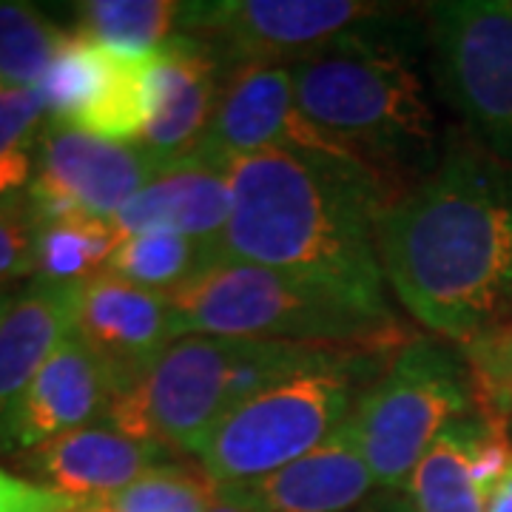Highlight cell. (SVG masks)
<instances>
[{
    "instance_id": "obj_1",
    "label": "cell",
    "mask_w": 512,
    "mask_h": 512,
    "mask_svg": "<svg viewBox=\"0 0 512 512\" xmlns=\"http://www.w3.org/2000/svg\"><path fill=\"white\" fill-rule=\"evenodd\" d=\"M379 256L399 302L450 342L512 322V165L453 140L384 208Z\"/></svg>"
},
{
    "instance_id": "obj_2",
    "label": "cell",
    "mask_w": 512,
    "mask_h": 512,
    "mask_svg": "<svg viewBox=\"0 0 512 512\" xmlns=\"http://www.w3.org/2000/svg\"><path fill=\"white\" fill-rule=\"evenodd\" d=\"M231 217L220 259L262 265L328 285L379 313L384 293L379 222L384 191L353 154L262 151L228 168Z\"/></svg>"
},
{
    "instance_id": "obj_3",
    "label": "cell",
    "mask_w": 512,
    "mask_h": 512,
    "mask_svg": "<svg viewBox=\"0 0 512 512\" xmlns=\"http://www.w3.org/2000/svg\"><path fill=\"white\" fill-rule=\"evenodd\" d=\"M384 20V18H382ZM302 114L350 154L399 168L439 163L436 114L407 49L379 20L288 66Z\"/></svg>"
},
{
    "instance_id": "obj_4",
    "label": "cell",
    "mask_w": 512,
    "mask_h": 512,
    "mask_svg": "<svg viewBox=\"0 0 512 512\" xmlns=\"http://www.w3.org/2000/svg\"><path fill=\"white\" fill-rule=\"evenodd\" d=\"M348 350L353 348L191 333L117 393L103 419L134 439L197 456L217 421L237 404Z\"/></svg>"
},
{
    "instance_id": "obj_5",
    "label": "cell",
    "mask_w": 512,
    "mask_h": 512,
    "mask_svg": "<svg viewBox=\"0 0 512 512\" xmlns=\"http://www.w3.org/2000/svg\"><path fill=\"white\" fill-rule=\"evenodd\" d=\"M171 296L183 336H237L299 345L390 350L393 313L328 285L262 265L217 259Z\"/></svg>"
},
{
    "instance_id": "obj_6",
    "label": "cell",
    "mask_w": 512,
    "mask_h": 512,
    "mask_svg": "<svg viewBox=\"0 0 512 512\" xmlns=\"http://www.w3.org/2000/svg\"><path fill=\"white\" fill-rule=\"evenodd\" d=\"M384 350L353 348L296 373L225 413L202 441L200 464L217 484H251L311 453L350 419Z\"/></svg>"
},
{
    "instance_id": "obj_7",
    "label": "cell",
    "mask_w": 512,
    "mask_h": 512,
    "mask_svg": "<svg viewBox=\"0 0 512 512\" xmlns=\"http://www.w3.org/2000/svg\"><path fill=\"white\" fill-rule=\"evenodd\" d=\"M476 407V382L464 356L436 339H413L370 382L348 424L376 487L402 493L433 439Z\"/></svg>"
},
{
    "instance_id": "obj_8",
    "label": "cell",
    "mask_w": 512,
    "mask_h": 512,
    "mask_svg": "<svg viewBox=\"0 0 512 512\" xmlns=\"http://www.w3.org/2000/svg\"><path fill=\"white\" fill-rule=\"evenodd\" d=\"M433 74L478 148L512 165V3L427 6Z\"/></svg>"
},
{
    "instance_id": "obj_9",
    "label": "cell",
    "mask_w": 512,
    "mask_h": 512,
    "mask_svg": "<svg viewBox=\"0 0 512 512\" xmlns=\"http://www.w3.org/2000/svg\"><path fill=\"white\" fill-rule=\"evenodd\" d=\"M382 18L384 3L362 0H217L188 3L183 35L205 40L231 74L242 66H293Z\"/></svg>"
},
{
    "instance_id": "obj_10",
    "label": "cell",
    "mask_w": 512,
    "mask_h": 512,
    "mask_svg": "<svg viewBox=\"0 0 512 512\" xmlns=\"http://www.w3.org/2000/svg\"><path fill=\"white\" fill-rule=\"evenodd\" d=\"M168 165L143 146L111 143L89 131L46 120L37 143L35 180L26 197L37 225L92 217L111 222Z\"/></svg>"
},
{
    "instance_id": "obj_11",
    "label": "cell",
    "mask_w": 512,
    "mask_h": 512,
    "mask_svg": "<svg viewBox=\"0 0 512 512\" xmlns=\"http://www.w3.org/2000/svg\"><path fill=\"white\" fill-rule=\"evenodd\" d=\"M262 151L350 154L302 114L288 66H242L228 74L214 120L191 157L231 168Z\"/></svg>"
},
{
    "instance_id": "obj_12",
    "label": "cell",
    "mask_w": 512,
    "mask_h": 512,
    "mask_svg": "<svg viewBox=\"0 0 512 512\" xmlns=\"http://www.w3.org/2000/svg\"><path fill=\"white\" fill-rule=\"evenodd\" d=\"M77 336L109 370L117 396L183 339V330L168 293L100 271L83 279Z\"/></svg>"
},
{
    "instance_id": "obj_13",
    "label": "cell",
    "mask_w": 512,
    "mask_h": 512,
    "mask_svg": "<svg viewBox=\"0 0 512 512\" xmlns=\"http://www.w3.org/2000/svg\"><path fill=\"white\" fill-rule=\"evenodd\" d=\"M111 399L109 370L74 333L0 416V453L23 456L63 433L100 421Z\"/></svg>"
},
{
    "instance_id": "obj_14",
    "label": "cell",
    "mask_w": 512,
    "mask_h": 512,
    "mask_svg": "<svg viewBox=\"0 0 512 512\" xmlns=\"http://www.w3.org/2000/svg\"><path fill=\"white\" fill-rule=\"evenodd\" d=\"M228 72L194 35H177L154 52L148 126L137 146L163 165L183 163L202 143L220 106Z\"/></svg>"
},
{
    "instance_id": "obj_15",
    "label": "cell",
    "mask_w": 512,
    "mask_h": 512,
    "mask_svg": "<svg viewBox=\"0 0 512 512\" xmlns=\"http://www.w3.org/2000/svg\"><path fill=\"white\" fill-rule=\"evenodd\" d=\"M171 458L168 447L134 439L100 419L40 444L18 461L37 484L80 501H103Z\"/></svg>"
},
{
    "instance_id": "obj_16",
    "label": "cell",
    "mask_w": 512,
    "mask_h": 512,
    "mask_svg": "<svg viewBox=\"0 0 512 512\" xmlns=\"http://www.w3.org/2000/svg\"><path fill=\"white\" fill-rule=\"evenodd\" d=\"M231 217V180L228 168L185 157L128 202L114 220V231L123 237L143 231H177L185 237L214 245Z\"/></svg>"
},
{
    "instance_id": "obj_17",
    "label": "cell",
    "mask_w": 512,
    "mask_h": 512,
    "mask_svg": "<svg viewBox=\"0 0 512 512\" xmlns=\"http://www.w3.org/2000/svg\"><path fill=\"white\" fill-rule=\"evenodd\" d=\"M83 282L35 276L0 316V416L40 373L69 336L77 333Z\"/></svg>"
},
{
    "instance_id": "obj_18",
    "label": "cell",
    "mask_w": 512,
    "mask_h": 512,
    "mask_svg": "<svg viewBox=\"0 0 512 512\" xmlns=\"http://www.w3.org/2000/svg\"><path fill=\"white\" fill-rule=\"evenodd\" d=\"M248 487L265 512H356L379 493L348 421L311 453Z\"/></svg>"
},
{
    "instance_id": "obj_19",
    "label": "cell",
    "mask_w": 512,
    "mask_h": 512,
    "mask_svg": "<svg viewBox=\"0 0 512 512\" xmlns=\"http://www.w3.org/2000/svg\"><path fill=\"white\" fill-rule=\"evenodd\" d=\"M484 407L453 419L404 484V498L416 512H484L487 495L476 478V441L484 427Z\"/></svg>"
},
{
    "instance_id": "obj_20",
    "label": "cell",
    "mask_w": 512,
    "mask_h": 512,
    "mask_svg": "<svg viewBox=\"0 0 512 512\" xmlns=\"http://www.w3.org/2000/svg\"><path fill=\"white\" fill-rule=\"evenodd\" d=\"M188 3L177 0H86L74 6L77 35L117 52L148 55L185 32Z\"/></svg>"
},
{
    "instance_id": "obj_21",
    "label": "cell",
    "mask_w": 512,
    "mask_h": 512,
    "mask_svg": "<svg viewBox=\"0 0 512 512\" xmlns=\"http://www.w3.org/2000/svg\"><path fill=\"white\" fill-rule=\"evenodd\" d=\"M220 254L214 245L177 234V231H143L117 242L103 271L157 293H174L202 274Z\"/></svg>"
},
{
    "instance_id": "obj_22",
    "label": "cell",
    "mask_w": 512,
    "mask_h": 512,
    "mask_svg": "<svg viewBox=\"0 0 512 512\" xmlns=\"http://www.w3.org/2000/svg\"><path fill=\"white\" fill-rule=\"evenodd\" d=\"M151 66H154V52L134 55V52L109 49L106 83L97 94V100L74 120L72 126L89 131L94 137L111 140V143L137 146L148 126Z\"/></svg>"
},
{
    "instance_id": "obj_23",
    "label": "cell",
    "mask_w": 512,
    "mask_h": 512,
    "mask_svg": "<svg viewBox=\"0 0 512 512\" xmlns=\"http://www.w3.org/2000/svg\"><path fill=\"white\" fill-rule=\"evenodd\" d=\"M117 242L120 234L114 225L92 217L40 222L35 276L55 282H83L106 268Z\"/></svg>"
},
{
    "instance_id": "obj_24",
    "label": "cell",
    "mask_w": 512,
    "mask_h": 512,
    "mask_svg": "<svg viewBox=\"0 0 512 512\" xmlns=\"http://www.w3.org/2000/svg\"><path fill=\"white\" fill-rule=\"evenodd\" d=\"M66 35L32 3L0 0V86L37 89Z\"/></svg>"
},
{
    "instance_id": "obj_25",
    "label": "cell",
    "mask_w": 512,
    "mask_h": 512,
    "mask_svg": "<svg viewBox=\"0 0 512 512\" xmlns=\"http://www.w3.org/2000/svg\"><path fill=\"white\" fill-rule=\"evenodd\" d=\"M109 72V49L83 35H66L37 86L52 120L69 123L97 100Z\"/></svg>"
},
{
    "instance_id": "obj_26",
    "label": "cell",
    "mask_w": 512,
    "mask_h": 512,
    "mask_svg": "<svg viewBox=\"0 0 512 512\" xmlns=\"http://www.w3.org/2000/svg\"><path fill=\"white\" fill-rule=\"evenodd\" d=\"M46 120L40 89H0V200L29 191Z\"/></svg>"
},
{
    "instance_id": "obj_27",
    "label": "cell",
    "mask_w": 512,
    "mask_h": 512,
    "mask_svg": "<svg viewBox=\"0 0 512 512\" xmlns=\"http://www.w3.org/2000/svg\"><path fill=\"white\" fill-rule=\"evenodd\" d=\"M220 484L197 464H160L140 476L126 490L111 495L117 512H205L211 507Z\"/></svg>"
},
{
    "instance_id": "obj_28",
    "label": "cell",
    "mask_w": 512,
    "mask_h": 512,
    "mask_svg": "<svg viewBox=\"0 0 512 512\" xmlns=\"http://www.w3.org/2000/svg\"><path fill=\"white\" fill-rule=\"evenodd\" d=\"M473 373L478 402L504 416L512 410V322L481 333L461 345Z\"/></svg>"
},
{
    "instance_id": "obj_29",
    "label": "cell",
    "mask_w": 512,
    "mask_h": 512,
    "mask_svg": "<svg viewBox=\"0 0 512 512\" xmlns=\"http://www.w3.org/2000/svg\"><path fill=\"white\" fill-rule=\"evenodd\" d=\"M37 274V220L29 197L0 200V285Z\"/></svg>"
},
{
    "instance_id": "obj_30",
    "label": "cell",
    "mask_w": 512,
    "mask_h": 512,
    "mask_svg": "<svg viewBox=\"0 0 512 512\" xmlns=\"http://www.w3.org/2000/svg\"><path fill=\"white\" fill-rule=\"evenodd\" d=\"M89 501L57 493L46 484L0 467V512H80Z\"/></svg>"
},
{
    "instance_id": "obj_31",
    "label": "cell",
    "mask_w": 512,
    "mask_h": 512,
    "mask_svg": "<svg viewBox=\"0 0 512 512\" xmlns=\"http://www.w3.org/2000/svg\"><path fill=\"white\" fill-rule=\"evenodd\" d=\"M205 512H265L248 484H220L211 507Z\"/></svg>"
},
{
    "instance_id": "obj_32",
    "label": "cell",
    "mask_w": 512,
    "mask_h": 512,
    "mask_svg": "<svg viewBox=\"0 0 512 512\" xmlns=\"http://www.w3.org/2000/svg\"><path fill=\"white\" fill-rule=\"evenodd\" d=\"M356 512H416L410 507V501L404 498V493H373L365 504Z\"/></svg>"
},
{
    "instance_id": "obj_33",
    "label": "cell",
    "mask_w": 512,
    "mask_h": 512,
    "mask_svg": "<svg viewBox=\"0 0 512 512\" xmlns=\"http://www.w3.org/2000/svg\"><path fill=\"white\" fill-rule=\"evenodd\" d=\"M484 512H512V461L507 473L498 478L493 493L487 495V507Z\"/></svg>"
},
{
    "instance_id": "obj_34",
    "label": "cell",
    "mask_w": 512,
    "mask_h": 512,
    "mask_svg": "<svg viewBox=\"0 0 512 512\" xmlns=\"http://www.w3.org/2000/svg\"><path fill=\"white\" fill-rule=\"evenodd\" d=\"M80 512H117V510L111 507L109 498H103V501H89V504H86Z\"/></svg>"
},
{
    "instance_id": "obj_35",
    "label": "cell",
    "mask_w": 512,
    "mask_h": 512,
    "mask_svg": "<svg viewBox=\"0 0 512 512\" xmlns=\"http://www.w3.org/2000/svg\"><path fill=\"white\" fill-rule=\"evenodd\" d=\"M9 302H12V291L0 288V316L6 313V308H9Z\"/></svg>"
},
{
    "instance_id": "obj_36",
    "label": "cell",
    "mask_w": 512,
    "mask_h": 512,
    "mask_svg": "<svg viewBox=\"0 0 512 512\" xmlns=\"http://www.w3.org/2000/svg\"><path fill=\"white\" fill-rule=\"evenodd\" d=\"M501 419H504V424H507V436H510V441H512V410L510 413H504Z\"/></svg>"
}]
</instances>
